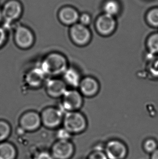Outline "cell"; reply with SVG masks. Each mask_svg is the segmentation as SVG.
I'll return each instance as SVG.
<instances>
[{
    "instance_id": "1",
    "label": "cell",
    "mask_w": 158,
    "mask_h": 159,
    "mask_svg": "<svg viewBox=\"0 0 158 159\" xmlns=\"http://www.w3.org/2000/svg\"><path fill=\"white\" fill-rule=\"evenodd\" d=\"M40 66L47 76L57 77L62 75L68 68V62L63 54L50 52L43 59Z\"/></svg>"
},
{
    "instance_id": "2",
    "label": "cell",
    "mask_w": 158,
    "mask_h": 159,
    "mask_svg": "<svg viewBox=\"0 0 158 159\" xmlns=\"http://www.w3.org/2000/svg\"><path fill=\"white\" fill-rule=\"evenodd\" d=\"M62 123L64 128L72 134L81 133L85 130L87 126L85 116L79 111L65 113Z\"/></svg>"
},
{
    "instance_id": "3",
    "label": "cell",
    "mask_w": 158,
    "mask_h": 159,
    "mask_svg": "<svg viewBox=\"0 0 158 159\" xmlns=\"http://www.w3.org/2000/svg\"><path fill=\"white\" fill-rule=\"evenodd\" d=\"M83 96L75 89H68L62 97L61 107L64 114L67 112L78 111L83 105Z\"/></svg>"
},
{
    "instance_id": "4",
    "label": "cell",
    "mask_w": 158,
    "mask_h": 159,
    "mask_svg": "<svg viewBox=\"0 0 158 159\" xmlns=\"http://www.w3.org/2000/svg\"><path fill=\"white\" fill-rule=\"evenodd\" d=\"M64 115L60 108L46 107L40 114L42 125L49 129L58 128L63 122Z\"/></svg>"
},
{
    "instance_id": "5",
    "label": "cell",
    "mask_w": 158,
    "mask_h": 159,
    "mask_svg": "<svg viewBox=\"0 0 158 159\" xmlns=\"http://www.w3.org/2000/svg\"><path fill=\"white\" fill-rule=\"evenodd\" d=\"M14 38L15 44L23 50L30 48L34 43V34L32 30L26 26H19L16 27Z\"/></svg>"
},
{
    "instance_id": "6",
    "label": "cell",
    "mask_w": 158,
    "mask_h": 159,
    "mask_svg": "<svg viewBox=\"0 0 158 159\" xmlns=\"http://www.w3.org/2000/svg\"><path fill=\"white\" fill-rule=\"evenodd\" d=\"M69 35L73 43L80 46L87 45L92 38V33L88 27L78 22L71 26Z\"/></svg>"
},
{
    "instance_id": "7",
    "label": "cell",
    "mask_w": 158,
    "mask_h": 159,
    "mask_svg": "<svg viewBox=\"0 0 158 159\" xmlns=\"http://www.w3.org/2000/svg\"><path fill=\"white\" fill-rule=\"evenodd\" d=\"M3 19L7 23L15 21L21 17L23 8L18 0H8L4 3L2 9Z\"/></svg>"
},
{
    "instance_id": "8",
    "label": "cell",
    "mask_w": 158,
    "mask_h": 159,
    "mask_svg": "<svg viewBox=\"0 0 158 159\" xmlns=\"http://www.w3.org/2000/svg\"><path fill=\"white\" fill-rule=\"evenodd\" d=\"M20 125L24 131L37 130L42 125L40 114L34 111H29L24 113L20 118Z\"/></svg>"
},
{
    "instance_id": "9",
    "label": "cell",
    "mask_w": 158,
    "mask_h": 159,
    "mask_svg": "<svg viewBox=\"0 0 158 159\" xmlns=\"http://www.w3.org/2000/svg\"><path fill=\"white\" fill-rule=\"evenodd\" d=\"M95 27L96 30L101 35L108 36L116 30V21L115 17L103 13L97 18Z\"/></svg>"
},
{
    "instance_id": "10",
    "label": "cell",
    "mask_w": 158,
    "mask_h": 159,
    "mask_svg": "<svg viewBox=\"0 0 158 159\" xmlns=\"http://www.w3.org/2000/svg\"><path fill=\"white\" fill-rule=\"evenodd\" d=\"M74 152V147L69 141L59 140L51 149V154L55 159H70Z\"/></svg>"
},
{
    "instance_id": "11",
    "label": "cell",
    "mask_w": 158,
    "mask_h": 159,
    "mask_svg": "<svg viewBox=\"0 0 158 159\" xmlns=\"http://www.w3.org/2000/svg\"><path fill=\"white\" fill-rule=\"evenodd\" d=\"M105 153L108 159H124L127 155V148L121 141L112 140L106 144Z\"/></svg>"
},
{
    "instance_id": "12",
    "label": "cell",
    "mask_w": 158,
    "mask_h": 159,
    "mask_svg": "<svg viewBox=\"0 0 158 159\" xmlns=\"http://www.w3.org/2000/svg\"><path fill=\"white\" fill-rule=\"evenodd\" d=\"M46 91L48 95L52 98L62 97L68 90L67 85L62 79L53 77L46 82Z\"/></svg>"
},
{
    "instance_id": "13",
    "label": "cell",
    "mask_w": 158,
    "mask_h": 159,
    "mask_svg": "<svg viewBox=\"0 0 158 159\" xmlns=\"http://www.w3.org/2000/svg\"><path fill=\"white\" fill-rule=\"evenodd\" d=\"M79 91L82 96L90 97L98 93L100 85L98 81L92 77H86L81 80L79 86Z\"/></svg>"
},
{
    "instance_id": "14",
    "label": "cell",
    "mask_w": 158,
    "mask_h": 159,
    "mask_svg": "<svg viewBox=\"0 0 158 159\" xmlns=\"http://www.w3.org/2000/svg\"><path fill=\"white\" fill-rule=\"evenodd\" d=\"M79 13L76 9L71 6H65L60 9L58 18L61 23L66 26H72L79 21Z\"/></svg>"
},
{
    "instance_id": "15",
    "label": "cell",
    "mask_w": 158,
    "mask_h": 159,
    "mask_svg": "<svg viewBox=\"0 0 158 159\" xmlns=\"http://www.w3.org/2000/svg\"><path fill=\"white\" fill-rule=\"evenodd\" d=\"M47 75L40 66L36 67L28 71L26 75V82L30 88H38L46 81Z\"/></svg>"
},
{
    "instance_id": "16",
    "label": "cell",
    "mask_w": 158,
    "mask_h": 159,
    "mask_svg": "<svg viewBox=\"0 0 158 159\" xmlns=\"http://www.w3.org/2000/svg\"><path fill=\"white\" fill-rule=\"evenodd\" d=\"M62 80L67 86L75 89L79 88L82 78L78 70L73 67H68L62 75Z\"/></svg>"
},
{
    "instance_id": "17",
    "label": "cell",
    "mask_w": 158,
    "mask_h": 159,
    "mask_svg": "<svg viewBox=\"0 0 158 159\" xmlns=\"http://www.w3.org/2000/svg\"><path fill=\"white\" fill-rule=\"evenodd\" d=\"M17 155L16 149L9 142L0 143V159H15Z\"/></svg>"
},
{
    "instance_id": "18",
    "label": "cell",
    "mask_w": 158,
    "mask_h": 159,
    "mask_svg": "<svg viewBox=\"0 0 158 159\" xmlns=\"http://www.w3.org/2000/svg\"><path fill=\"white\" fill-rule=\"evenodd\" d=\"M120 10V4L117 0H107L103 5L104 13L114 17L119 14Z\"/></svg>"
},
{
    "instance_id": "19",
    "label": "cell",
    "mask_w": 158,
    "mask_h": 159,
    "mask_svg": "<svg viewBox=\"0 0 158 159\" xmlns=\"http://www.w3.org/2000/svg\"><path fill=\"white\" fill-rule=\"evenodd\" d=\"M146 20L150 26L158 27V7L153 8L148 11Z\"/></svg>"
},
{
    "instance_id": "20",
    "label": "cell",
    "mask_w": 158,
    "mask_h": 159,
    "mask_svg": "<svg viewBox=\"0 0 158 159\" xmlns=\"http://www.w3.org/2000/svg\"><path fill=\"white\" fill-rule=\"evenodd\" d=\"M147 46L151 53H158V33H154L148 37Z\"/></svg>"
},
{
    "instance_id": "21",
    "label": "cell",
    "mask_w": 158,
    "mask_h": 159,
    "mask_svg": "<svg viewBox=\"0 0 158 159\" xmlns=\"http://www.w3.org/2000/svg\"><path fill=\"white\" fill-rule=\"evenodd\" d=\"M11 127L7 121L0 120V142L6 140L10 135Z\"/></svg>"
},
{
    "instance_id": "22",
    "label": "cell",
    "mask_w": 158,
    "mask_h": 159,
    "mask_svg": "<svg viewBox=\"0 0 158 159\" xmlns=\"http://www.w3.org/2000/svg\"><path fill=\"white\" fill-rule=\"evenodd\" d=\"M143 148L147 153L152 154L158 149V144L156 140L149 139L144 142Z\"/></svg>"
},
{
    "instance_id": "23",
    "label": "cell",
    "mask_w": 158,
    "mask_h": 159,
    "mask_svg": "<svg viewBox=\"0 0 158 159\" xmlns=\"http://www.w3.org/2000/svg\"><path fill=\"white\" fill-rule=\"evenodd\" d=\"M72 134L70 133L64 128H60L58 130L56 133V136L59 140L69 141L71 139Z\"/></svg>"
},
{
    "instance_id": "24",
    "label": "cell",
    "mask_w": 158,
    "mask_h": 159,
    "mask_svg": "<svg viewBox=\"0 0 158 159\" xmlns=\"http://www.w3.org/2000/svg\"><path fill=\"white\" fill-rule=\"evenodd\" d=\"M79 21L80 24L87 27L92 22V17L88 13H83L80 15Z\"/></svg>"
},
{
    "instance_id": "25",
    "label": "cell",
    "mask_w": 158,
    "mask_h": 159,
    "mask_svg": "<svg viewBox=\"0 0 158 159\" xmlns=\"http://www.w3.org/2000/svg\"><path fill=\"white\" fill-rule=\"evenodd\" d=\"M87 159H108L104 152L100 150L94 151L91 153Z\"/></svg>"
},
{
    "instance_id": "26",
    "label": "cell",
    "mask_w": 158,
    "mask_h": 159,
    "mask_svg": "<svg viewBox=\"0 0 158 159\" xmlns=\"http://www.w3.org/2000/svg\"><path fill=\"white\" fill-rule=\"evenodd\" d=\"M7 39L6 30L4 27L0 26V48L4 45Z\"/></svg>"
},
{
    "instance_id": "27",
    "label": "cell",
    "mask_w": 158,
    "mask_h": 159,
    "mask_svg": "<svg viewBox=\"0 0 158 159\" xmlns=\"http://www.w3.org/2000/svg\"><path fill=\"white\" fill-rule=\"evenodd\" d=\"M150 73L154 77H158V60L154 61L151 65Z\"/></svg>"
},
{
    "instance_id": "28",
    "label": "cell",
    "mask_w": 158,
    "mask_h": 159,
    "mask_svg": "<svg viewBox=\"0 0 158 159\" xmlns=\"http://www.w3.org/2000/svg\"><path fill=\"white\" fill-rule=\"evenodd\" d=\"M37 159H55L54 158L51 153L48 152H42L39 153L37 156Z\"/></svg>"
},
{
    "instance_id": "29",
    "label": "cell",
    "mask_w": 158,
    "mask_h": 159,
    "mask_svg": "<svg viewBox=\"0 0 158 159\" xmlns=\"http://www.w3.org/2000/svg\"><path fill=\"white\" fill-rule=\"evenodd\" d=\"M151 159H158V148L151 154Z\"/></svg>"
},
{
    "instance_id": "30",
    "label": "cell",
    "mask_w": 158,
    "mask_h": 159,
    "mask_svg": "<svg viewBox=\"0 0 158 159\" xmlns=\"http://www.w3.org/2000/svg\"><path fill=\"white\" fill-rule=\"evenodd\" d=\"M3 19V17L2 11L0 9V22Z\"/></svg>"
}]
</instances>
